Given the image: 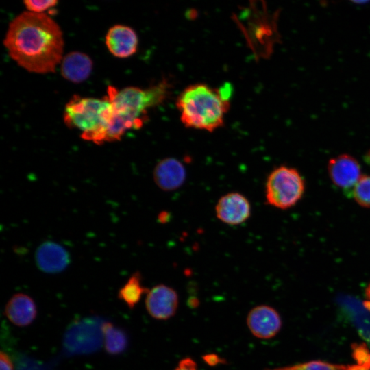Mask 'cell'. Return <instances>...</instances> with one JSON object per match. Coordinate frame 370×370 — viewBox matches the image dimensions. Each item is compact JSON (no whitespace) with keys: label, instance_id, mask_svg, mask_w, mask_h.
Returning a JSON list of instances; mask_svg holds the SVG:
<instances>
[{"label":"cell","instance_id":"cell-1","mask_svg":"<svg viewBox=\"0 0 370 370\" xmlns=\"http://www.w3.org/2000/svg\"><path fill=\"white\" fill-rule=\"evenodd\" d=\"M3 45L10 58L32 73H53L64 57L62 29L45 13L25 11L16 16L9 24Z\"/></svg>","mask_w":370,"mask_h":370},{"label":"cell","instance_id":"cell-2","mask_svg":"<svg viewBox=\"0 0 370 370\" xmlns=\"http://www.w3.org/2000/svg\"><path fill=\"white\" fill-rule=\"evenodd\" d=\"M171 88L166 79L145 89L129 86L118 90L109 86L107 96L112 105L114 121L106 141L120 140L126 131L140 128L147 120V110L162 103Z\"/></svg>","mask_w":370,"mask_h":370},{"label":"cell","instance_id":"cell-3","mask_svg":"<svg viewBox=\"0 0 370 370\" xmlns=\"http://www.w3.org/2000/svg\"><path fill=\"white\" fill-rule=\"evenodd\" d=\"M229 88H212L197 83L186 87L178 95L176 106L186 127L213 132L223 125L230 109Z\"/></svg>","mask_w":370,"mask_h":370},{"label":"cell","instance_id":"cell-4","mask_svg":"<svg viewBox=\"0 0 370 370\" xmlns=\"http://www.w3.org/2000/svg\"><path fill=\"white\" fill-rule=\"evenodd\" d=\"M63 119L66 126L80 132L82 139L101 145L106 143L114 110L107 95L95 98L75 95L65 105Z\"/></svg>","mask_w":370,"mask_h":370},{"label":"cell","instance_id":"cell-5","mask_svg":"<svg viewBox=\"0 0 370 370\" xmlns=\"http://www.w3.org/2000/svg\"><path fill=\"white\" fill-rule=\"evenodd\" d=\"M305 182L299 172L292 167L280 166L269 175L265 184L267 202L278 209L294 206L302 197Z\"/></svg>","mask_w":370,"mask_h":370},{"label":"cell","instance_id":"cell-6","mask_svg":"<svg viewBox=\"0 0 370 370\" xmlns=\"http://www.w3.org/2000/svg\"><path fill=\"white\" fill-rule=\"evenodd\" d=\"M102 324L95 317L73 321L63 338L64 352L69 355H82L97 351L102 343Z\"/></svg>","mask_w":370,"mask_h":370},{"label":"cell","instance_id":"cell-7","mask_svg":"<svg viewBox=\"0 0 370 370\" xmlns=\"http://www.w3.org/2000/svg\"><path fill=\"white\" fill-rule=\"evenodd\" d=\"M217 217L223 223L240 225L251 214V205L245 196L240 193H228L218 200L215 206Z\"/></svg>","mask_w":370,"mask_h":370},{"label":"cell","instance_id":"cell-8","mask_svg":"<svg viewBox=\"0 0 370 370\" xmlns=\"http://www.w3.org/2000/svg\"><path fill=\"white\" fill-rule=\"evenodd\" d=\"M145 306L153 318L166 320L175 314L178 306V295L172 288L158 284L147 292Z\"/></svg>","mask_w":370,"mask_h":370},{"label":"cell","instance_id":"cell-9","mask_svg":"<svg viewBox=\"0 0 370 370\" xmlns=\"http://www.w3.org/2000/svg\"><path fill=\"white\" fill-rule=\"evenodd\" d=\"M247 324L254 336L261 339H269L280 332L282 319L273 308L262 305L250 310L247 317Z\"/></svg>","mask_w":370,"mask_h":370},{"label":"cell","instance_id":"cell-10","mask_svg":"<svg viewBox=\"0 0 370 370\" xmlns=\"http://www.w3.org/2000/svg\"><path fill=\"white\" fill-rule=\"evenodd\" d=\"M328 171L332 182L341 188H353L362 175L359 162L349 154L331 158L328 162Z\"/></svg>","mask_w":370,"mask_h":370},{"label":"cell","instance_id":"cell-11","mask_svg":"<svg viewBox=\"0 0 370 370\" xmlns=\"http://www.w3.org/2000/svg\"><path fill=\"white\" fill-rule=\"evenodd\" d=\"M35 262L38 268L46 273H58L70 263L66 249L58 243L45 241L35 251Z\"/></svg>","mask_w":370,"mask_h":370},{"label":"cell","instance_id":"cell-12","mask_svg":"<svg viewBox=\"0 0 370 370\" xmlns=\"http://www.w3.org/2000/svg\"><path fill=\"white\" fill-rule=\"evenodd\" d=\"M153 177L157 186L164 191H173L183 185L186 171L183 164L174 158H166L155 166Z\"/></svg>","mask_w":370,"mask_h":370},{"label":"cell","instance_id":"cell-13","mask_svg":"<svg viewBox=\"0 0 370 370\" xmlns=\"http://www.w3.org/2000/svg\"><path fill=\"white\" fill-rule=\"evenodd\" d=\"M106 45L109 51L115 57L128 58L138 49V38L136 32L129 26L115 25L106 35Z\"/></svg>","mask_w":370,"mask_h":370},{"label":"cell","instance_id":"cell-14","mask_svg":"<svg viewBox=\"0 0 370 370\" xmlns=\"http://www.w3.org/2000/svg\"><path fill=\"white\" fill-rule=\"evenodd\" d=\"M5 312L13 324L24 327L31 324L36 319L37 309L31 297L24 293H17L7 303Z\"/></svg>","mask_w":370,"mask_h":370},{"label":"cell","instance_id":"cell-15","mask_svg":"<svg viewBox=\"0 0 370 370\" xmlns=\"http://www.w3.org/2000/svg\"><path fill=\"white\" fill-rule=\"evenodd\" d=\"M92 66V59L87 54L72 51L65 55L61 61V74L69 82L80 83L90 76Z\"/></svg>","mask_w":370,"mask_h":370},{"label":"cell","instance_id":"cell-16","mask_svg":"<svg viewBox=\"0 0 370 370\" xmlns=\"http://www.w3.org/2000/svg\"><path fill=\"white\" fill-rule=\"evenodd\" d=\"M106 351L111 355H117L126 350L129 338L125 330L112 323L105 322L101 327Z\"/></svg>","mask_w":370,"mask_h":370},{"label":"cell","instance_id":"cell-17","mask_svg":"<svg viewBox=\"0 0 370 370\" xmlns=\"http://www.w3.org/2000/svg\"><path fill=\"white\" fill-rule=\"evenodd\" d=\"M141 279L138 271L134 273L119 291L118 298L125 302L130 309H133L140 301L143 295L149 291V289L142 285Z\"/></svg>","mask_w":370,"mask_h":370},{"label":"cell","instance_id":"cell-18","mask_svg":"<svg viewBox=\"0 0 370 370\" xmlns=\"http://www.w3.org/2000/svg\"><path fill=\"white\" fill-rule=\"evenodd\" d=\"M301 370H370V363L334 364L323 360H311L299 364Z\"/></svg>","mask_w":370,"mask_h":370},{"label":"cell","instance_id":"cell-19","mask_svg":"<svg viewBox=\"0 0 370 370\" xmlns=\"http://www.w3.org/2000/svg\"><path fill=\"white\" fill-rule=\"evenodd\" d=\"M356 202L362 207L370 208V175H362L352 188Z\"/></svg>","mask_w":370,"mask_h":370},{"label":"cell","instance_id":"cell-20","mask_svg":"<svg viewBox=\"0 0 370 370\" xmlns=\"http://www.w3.org/2000/svg\"><path fill=\"white\" fill-rule=\"evenodd\" d=\"M27 11L42 14L58 3L56 0H26L23 1Z\"/></svg>","mask_w":370,"mask_h":370},{"label":"cell","instance_id":"cell-21","mask_svg":"<svg viewBox=\"0 0 370 370\" xmlns=\"http://www.w3.org/2000/svg\"><path fill=\"white\" fill-rule=\"evenodd\" d=\"M175 370H198L195 362L190 358L182 360Z\"/></svg>","mask_w":370,"mask_h":370},{"label":"cell","instance_id":"cell-22","mask_svg":"<svg viewBox=\"0 0 370 370\" xmlns=\"http://www.w3.org/2000/svg\"><path fill=\"white\" fill-rule=\"evenodd\" d=\"M0 369L13 370L12 362L8 355L3 352L0 354Z\"/></svg>","mask_w":370,"mask_h":370},{"label":"cell","instance_id":"cell-23","mask_svg":"<svg viewBox=\"0 0 370 370\" xmlns=\"http://www.w3.org/2000/svg\"><path fill=\"white\" fill-rule=\"evenodd\" d=\"M365 307L370 310V283L368 284L365 289Z\"/></svg>","mask_w":370,"mask_h":370},{"label":"cell","instance_id":"cell-24","mask_svg":"<svg viewBox=\"0 0 370 370\" xmlns=\"http://www.w3.org/2000/svg\"><path fill=\"white\" fill-rule=\"evenodd\" d=\"M268 370H301L299 364Z\"/></svg>","mask_w":370,"mask_h":370}]
</instances>
